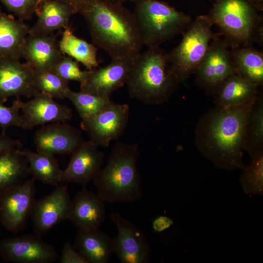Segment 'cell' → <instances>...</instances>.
I'll use <instances>...</instances> for the list:
<instances>
[{
	"label": "cell",
	"mask_w": 263,
	"mask_h": 263,
	"mask_svg": "<svg viewBox=\"0 0 263 263\" xmlns=\"http://www.w3.org/2000/svg\"><path fill=\"white\" fill-rule=\"evenodd\" d=\"M35 13L38 19L30 28L29 34L49 35L69 26L70 19L76 14L74 8L62 0H41Z\"/></svg>",
	"instance_id": "44dd1931"
},
{
	"label": "cell",
	"mask_w": 263,
	"mask_h": 263,
	"mask_svg": "<svg viewBox=\"0 0 263 263\" xmlns=\"http://www.w3.org/2000/svg\"><path fill=\"white\" fill-rule=\"evenodd\" d=\"M174 223L172 219L166 216H159L152 222V227L156 232H160L169 228Z\"/></svg>",
	"instance_id": "74e56055"
},
{
	"label": "cell",
	"mask_w": 263,
	"mask_h": 263,
	"mask_svg": "<svg viewBox=\"0 0 263 263\" xmlns=\"http://www.w3.org/2000/svg\"><path fill=\"white\" fill-rule=\"evenodd\" d=\"M27 159L30 175L35 180L57 187L60 183L62 170L54 155L34 152L30 149L20 150Z\"/></svg>",
	"instance_id": "484cf974"
},
{
	"label": "cell",
	"mask_w": 263,
	"mask_h": 263,
	"mask_svg": "<svg viewBox=\"0 0 263 263\" xmlns=\"http://www.w3.org/2000/svg\"><path fill=\"white\" fill-rule=\"evenodd\" d=\"M29 26L24 21L7 15L0 7V57L19 59L22 57Z\"/></svg>",
	"instance_id": "7402d4cb"
},
{
	"label": "cell",
	"mask_w": 263,
	"mask_h": 263,
	"mask_svg": "<svg viewBox=\"0 0 263 263\" xmlns=\"http://www.w3.org/2000/svg\"><path fill=\"white\" fill-rule=\"evenodd\" d=\"M249 0H217L208 15L229 46L235 48L263 44V17Z\"/></svg>",
	"instance_id": "5b68a950"
},
{
	"label": "cell",
	"mask_w": 263,
	"mask_h": 263,
	"mask_svg": "<svg viewBox=\"0 0 263 263\" xmlns=\"http://www.w3.org/2000/svg\"><path fill=\"white\" fill-rule=\"evenodd\" d=\"M63 56L59 50L57 36L55 33L28 35L22 57L34 70H51Z\"/></svg>",
	"instance_id": "ffe728a7"
},
{
	"label": "cell",
	"mask_w": 263,
	"mask_h": 263,
	"mask_svg": "<svg viewBox=\"0 0 263 263\" xmlns=\"http://www.w3.org/2000/svg\"><path fill=\"white\" fill-rule=\"evenodd\" d=\"M106 216L104 201L83 188L72 200L70 219L78 231L99 229Z\"/></svg>",
	"instance_id": "d6986e66"
},
{
	"label": "cell",
	"mask_w": 263,
	"mask_h": 263,
	"mask_svg": "<svg viewBox=\"0 0 263 263\" xmlns=\"http://www.w3.org/2000/svg\"><path fill=\"white\" fill-rule=\"evenodd\" d=\"M227 40L215 37L194 74L199 86L211 94L216 93L232 75L237 74Z\"/></svg>",
	"instance_id": "ba28073f"
},
{
	"label": "cell",
	"mask_w": 263,
	"mask_h": 263,
	"mask_svg": "<svg viewBox=\"0 0 263 263\" xmlns=\"http://www.w3.org/2000/svg\"><path fill=\"white\" fill-rule=\"evenodd\" d=\"M255 4H261L263 2V0H250Z\"/></svg>",
	"instance_id": "60d3db41"
},
{
	"label": "cell",
	"mask_w": 263,
	"mask_h": 263,
	"mask_svg": "<svg viewBox=\"0 0 263 263\" xmlns=\"http://www.w3.org/2000/svg\"><path fill=\"white\" fill-rule=\"evenodd\" d=\"M35 86L40 92L53 98L64 99L70 89L69 82L65 81L51 70H34Z\"/></svg>",
	"instance_id": "4dcf8cb0"
},
{
	"label": "cell",
	"mask_w": 263,
	"mask_h": 263,
	"mask_svg": "<svg viewBox=\"0 0 263 263\" xmlns=\"http://www.w3.org/2000/svg\"><path fill=\"white\" fill-rule=\"evenodd\" d=\"M41 0H39V2H40V1H41ZM38 4H39V3H38Z\"/></svg>",
	"instance_id": "b9f144b4"
},
{
	"label": "cell",
	"mask_w": 263,
	"mask_h": 263,
	"mask_svg": "<svg viewBox=\"0 0 263 263\" xmlns=\"http://www.w3.org/2000/svg\"><path fill=\"white\" fill-rule=\"evenodd\" d=\"M244 149L251 157L263 152V99L261 94L253 104L247 119Z\"/></svg>",
	"instance_id": "f1b7e54d"
},
{
	"label": "cell",
	"mask_w": 263,
	"mask_h": 263,
	"mask_svg": "<svg viewBox=\"0 0 263 263\" xmlns=\"http://www.w3.org/2000/svg\"><path fill=\"white\" fill-rule=\"evenodd\" d=\"M74 247L89 263H107L113 253V238L99 228L78 231Z\"/></svg>",
	"instance_id": "603a6c76"
},
{
	"label": "cell",
	"mask_w": 263,
	"mask_h": 263,
	"mask_svg": "<svg viewBox=\"0 0 263 263\" xmlns=\"http://www.w3.org/2000/svg\"><path fill=\"white\" fill-rule=\"evenodd\" d=\"M71 5L76 14H80L85 5L87 0H62Z\"/></svg>",
	"instance_id": "f35d334b"
},
{
	"label": "cell",
	"mask_w": 263,
	"mask_h": 263,
	"mask_svg": "<svg viewBox=\"0 0 263 263\" xmlns=\"http://www.w3.org/2000/svg\"><path fill=\"white\" fill-rule=\"evenodd\" d=\"M19 104L22 112L21 128L25 130H31L47 123H66L73 116L69 107L56 102L53 97L41 92L26 102L19 99Z\"/></svg>",
	"instance_id": "2e32d148"
},
{
	"label": "cell",
	"mask_w": 263,
	"mask_h": 263,
	"mask_svg": "<svg viewBox=\"0 0 263 263\" xmlns=\"http://www.w3.org/2000/svg\"><path fill=\"white\" fill-rule=\"evenodd\" d=\"M208 15H201L183 33L180 43L168 53L170 72L178 84L194 74L216 37Z\"/></svg>",
	"instance_id": "52a82bcc"
},
{
	"label": "cell",
	"mask_w": 263,
	"mask_h": 263,
	"mask_svg": "<svg viewBox=\"0 0 263 263\" xmlns=\"http://www.w3.org/2000/svg\"><path fill=\"white\" fill-rule=\"evenodd\" d=\"M110 219L117 230L113 238V253L122 263H148L151 249L144 231L119 213L113 212Z\"/></svg>",
	"instance_id": "30bf717a"
},
{
	"label": "cell",
	"mask_w": 263,
	"mask_h": 263,
	"mask_svg": "<svg viewBox=\"0 0 263 263\" xmlns=\"http://www.w3.org/2000/svg\"><path fill=\"white\" fill-rule=\"evenodd\" d=\"M133 60L112 59L107 65L90 70L88 77L80 83V91L110 98L113 93L126 84Z\"/></svg>",
	"instance_id": "5bb4252c"
},
{
	"label": "cell",
	"mask_w": 263,
	"mask_h": 263,
	"mask_svg": "<svg viewBox=\"0 0 263 263\" xmlns=\"http://www.w3.org/2000/svg\"><path fill=\"white\" fill-rule=\"evenodd\" d=\"M259 87L235 74L221 85L215 94L216 106H238L251 103L259 94Z\"/></svg>",
	"instance_id": "cb8c5ba5"
},
{
	"label": "cell",
	"mask_w": 263,
	"mask_h": 263,
	"mask_svg": "<svg viewBox=\"0 0 263 263\" xmlns=\"http://www.w3.org/2000/svg\"><path fill=\"white\" fill-rule=\"evenodd\" d=\"M34 73V69L26 62L0 57V103L9 97H31L38 94Z\"/></svg>",
	"instance_id": "4fadbf2b"
},
{
	"label": "cell",
	"mask_w": 263,
	"mask_h": 263,
	"mask_svg": "<svg viewBox=\"0 0 263 263\" xmlns=\"http://www.w3.org/2000/svg\"><path fill=\"white\" fill-rule=\"evenodd\" d=\"M231 59L236 73L261 86L263 84V54L250 46L232 49Z\"/></svg>",
	"instance_id": "d4e9b609"
},
{
	"label": "cell",
	"mask_w": 263,
	"mask_h": 263,
	"mask_svg": "<svg viewBox=\"0 0 263 263\" xmlns=\"http://www.w3.org/2000/svg\"><path fill=\"white\" fill-rule=\"evenodd\" d=\"M129 106L112 101L94 115L82 120L81 129L97 146L106 147L123 134L129 117Z\"/></svg>",
	"instance_id": "9c48e42d"
},
{
	"label": "cell",
	"mask_w": 263,
	"mask_h": 263,
	"mask_svg": "<svg viewBox=\"0 0 263 263\" xmlns=\"http://www.w3.org/2000/svg\"><path fill=\"white\" fill-rule=\"evenodd\" d=\"M71 202L64 185L56 187L51 193L36 200L30 216L36 234L40 237L55 225L69 219Z\"/></svg>",
	"instance_id": "7c38bea8"
},
{
	"label": "cell",
	"mask_w": 263,
	"mask_h": 263,
	"mask_svg": "<svg viewBox=\"0 0 263 263\" xmlns=\"http://www.w3.org/2000/svg\"><path fill=\"white\" fill-rule=\"evenodd\" d=\"M143 46L157 47L183 34L190 17L158 0H137L132 12Z\"/></svg>",
	"instance_id": "8992f818"
},
{
	"label": "cell",
	"mask_w": 263,
	"mask_h": 263,
	"mask_svg": "<svg viewBox=\"0 0 263 263\" xmlns=\"http://www.w3.org/2000/svg\"><path fill=\"white\" fill-rule=\"evenodd\" d=\"M61 263H89L88 261L82 256L70 243L67 241L63 246L60 257Z\"/></svg>",
	"instance_id": "d590c367"
},
{
	"label": "cell",
	"mask_w": 263,
	"mask_h": 263,
	"mask_svg": "<svg viewBox=\"0 0 263 263\" xmlns=\"http://www.w3.org/2000/svg\"><path fill=\"white\" fill-rule=\"evenodd\" d=\"M84 141L79 130L66 123L44 126L34 137L37 151L53 155L71 154Z\"/></svg>",
	"instance_id": "9a60e30c"
},
{
	"label": "cell",
	"mask_w": 263,
	"mask_h": 263,
	"mask_svg": "<svg viewBox=\"0 0 263 263\" xmlns=\"http://www.w3.org/2000/svg\"><path fill=\"white\" fill-rule=\"evenodd\" d=\"M0 249L9 260L19 263H50L58 257L55 249L37 235L5 240L0 244Z\"/></svg>",
	"instance_id": "ac0fdd59"
},
{
	"label": "cell",
	"mask_w": 263,
	"mask_h": 263,
	"mask_svg": "<svg viewBox=\"0 0 263 263\" xmlns=\"http://www.w3.org/2000/svg\"><path fill=\"white\" fill-rule=\"evenodd\" d=\"M255 100L238 106H215L198 120L195 146L217 168L233 171L245 167L243 160L244 132Z\"/></svg>",
	"instance_id": "6da1fadb"
},
{
	"label": "cell",
	"mask_w": 263,
	"mask_h": 263,
	"mask_svg": "<svg viewBox=\"0 0 263 263\" xmlns=\"http://www.w3.org/2000/svg\"><path fill=\"white\" fill-rule=\"evenodd\" d=\"M51 70L65 81H75L80 83L86 79L90 72V70L82 71L79 62L64 55Z\"/></svg>",
	"instance_id": "d6a6232c"
},
{
	"label": "cell",
	"mask_w": 263,
	"mask_h": 263,
	"mask_svg": "<svg viewBox=\"0 0 263 263\" xmlns=\"http://www.w3.org/2000/svg\"><path fill=\"white\" fill-rule=\"evenodd\" d=\"M94 44L112 59H134L143 46L132 12L123 4L87 0L81 13Z\"/></svg>",
	"instance_id": "7a4b0ae2"
},
{
	"label": "cell",
	"mask_w": 263,
	"mask_h": 263,
	"mask_svg": "<svg viewBox=\"0 0 263 263\" xmlns=\"http://www.w3.org/2000/svg\"><path fill=\"white\" fill-rule=\"evenodd\" d=\"M252 161L245 166L240 182L246 194L263 195V152L251 157Z\"/></svg>",
	"instance_id": "1f68e13d"
},
{
	"label": "cell",
	"mask_w": 263,
	"mask_h": 263,
	"mask_svg": "<svg viewBox=\"0 0 263 263\" xmlns=\"http://www.w3.org/2000/svg\"><path fill=\"white\" fill-rule=\"evenodd\" d=\"M103 2L113 4H123L127 1L135 2L137 0H99Z\"/></svg>",
	"instance_id": "ab89813d"
},
{
	"label": "cell",
	"mask_w": 263,
	"mask_h": 263,
	"mask_svg": "<svg viewBox=\"0 0 263 263\" xmlns=\"http://www.w3.org/2000/svg\"><path fill=\"white\" fill-rule=\"evenodd\" d=\"M91 140L84 141L72 154L67 167L62 170L60 183L85 186L93 180L104 162V155Z\"/></svg>",
	"instance_id": "e0dca14e"
},
{
	"label": "cell",
	"mask_w": 263,
	"mask_h": 263,
	"mask_svg": "<svg viewBox=\"0 0 263 263\" xmlns=\"http://www.w3.org/2000/svg\"><path fill=\"white\" fill-rule=\"evenodd\" d=\"M126 85L130 97L146 105L167 101L178 86L169 69L168 53L148 47L134 59Z\"/></svg>",
	"instance_id": "277c9868"
},
{
	"label": "cell",
	"mask_w": 263,
	"mask_h": 263,
	"mask_svg": "<svg viewBox=\"0 0 263 263\" xmlns=\"http://www.w3.org/2000/svg\"><path fill=\"white\" fill-rule=\"evenodd\" d=\"M140 151L137 144L117 142L104 168L93 179L97 194L108 203H131L143 195L142 182L137 168Z\"/></svg>",
	"instance_id": "3957f363"
},
{
	"label": "cell",
	"mask_w": 263,
	"mask_h": 263,
	"mask_svg": "<svg viewBox=\"0 0 263 263\" xmlns=\"http://www.w3.org/2000/svg\"><path fill=\"white\" fill-rule=\"evenodd\" d=\"M58 46L63 55L81 63L88 70L98 66L97 50L94 44L76 37L69 26L64 29Z\"/></svg>",
	"instance_id": "4316f807"
},
{
	"label": "cell",
	"mask_w": 263,
	"mask_h": 263,
	"mask_svg": "<svg viewBox=\"0 0 263 263\" xmlns=\"http://www.w3.org/2000/svg\"><path fill=\"white\" fill-rule=\"evenodd\" d=\"M20 150L0 154V188L19 184L30 175L28 161Z\"/></svg>",
	"instance_id": "83f0119b"
},
{
	"label": "cell",
	"mask_w": 263,
	"mask_h": 263,
	"mask_svg": "<svg viewBox=\"0 0 263 263\" xmlns=\"http://www.w3.org/2000/svg\"><path fill=\"white\" fill-rule=\"evenodd\" d=\"M19 99L14 101L10 107H6L0 103V126L3 129L11 126L21 127L22 117L19 114L20 109Z\"/></svg>",
	"instance_id": "e575fe53"
},
{
	"label": "cell",
	"mask_w": 263,
	"mask_h": 263,
	"mask_svg": "<svg viewBox=\"0 0 263 263\" xmlns=\"http://www.w3.org/2000/svg\"><path fill=\"white\" fill-rule=\"evenodd\" d=\"M35 180L27 179L8 188L0 201L2 219L13 232L23 229L31 216L35 200Z\"/></svg>",
	"instance_id": "8fae6325"
},
{
	"label": "cell",
	"mask_w": 263,
	"mask_h": 263,
	"mask_svg": "<svg viewBox=\"0 0 263 263\" xmlns=\"http://www.w3.org/2000/svg\"><path fill=\"white\" fill-rule=\"evenodd\" d=\"M66 98L73 104L82 120L94 115L112 102L110 98L102 97L80 91L75 92L70 89L66 94Z\"/></svg>",
	"instance_id": "f546056e"
},
{
	"label": "cell",
	"mask_w": 263,
	"mask_h": 263,
	"mask_svg": "<svg viewBox=\"0 0 263 263\" xmlns=\"http://www.w3.org/2000/svg\"><path fill=\"white\" fill-rule=\"evenodd\" d=\"M40 0H0L7 9L18 19H31L35 13Z\"/></svg>",
	"instance_id": "836d02e7"
},
{
	"label": "cell",
	"mask_w": 263,
	"mask_h": 263,
	"mask_svg": "<svg viewBox=\"0 0 263 263\" xmlns=\"http://www.w3.org/2000/svg\"><path fill=\"white\" fill-rule=\"evenodd\" d=\"M22 144L19 140L12 139L3 133L0 136V154L14 150H21Z\"/></svg>",
	"instance_id": "8d00e7d4"
}]
</instances>
